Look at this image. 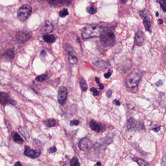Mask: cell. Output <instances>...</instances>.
<instances>
[{
    "mask_svg": "<svg viewBox=\"0 0 166 166\" xmlns=\"http://www.w3.org/2000/svg\"><path fill=\"white\" fill-rule=\"evenodd\" d=\"M12 137L13 138L14 141L17 143L22 144L24 142L23 139L19 135V134L17 132H14L13 134H12Z\"/></svg>",
    "mask_w": 166,
    "mask_h": 166,
    "instance_id": "18",
    "label": "cell"
},
{
    "mask_svg": "<svg viewBox=\"0 0 166 166\" xmlns=\"http://www.w3.org/2000/svg\"><path fill=\"white\" fill-rule=\"evenodd\" d=\"M145 43V36L142 31H138L135 33L134 43L138 46H142Z\"/></svg>",
    "mask_w": 166,
    "mask_h": 166,
    "instance_id": "12",
    "label": "cell"
},
{
    "mask_svg": "<svg viewBox=\"0 0 166 166\" xmlns=\"http://www.w3.org/2000/svg\"><path fill=\"white\" fill-rule=\"evenodd\" d=\"M141 76L139 71L134 70L131 72L126 78V84L128 87L134 88L138 86L140 81Z\"/></svg>",
    "mask_w": 166,
    "mask_h": 166,
    "instance_id": "3",
    "label": "cell"
},
{
    "mask_svg": "<svg viewBox=\"0 0 166 166\" xmlns=\"http://www.w3.org/2000/svg\"><path fill=\"white\" fill-rule=\"evenodd\" d=\"M44 40L47 43H53L56 40V37L53 35H46L43 37Z\"/></svg>",
    "mask_w": 166,
    "mask_h": 166,
    "instance_id": "19",
    "label": "cell"
},
{
    "mask_svg": "<svg viewBox=\"0 0 166 166\" xmlns=\"http://www.w3.org/2000/svg\"><path fill=\"white\" fill-rule=\"evenodd\" d=\"M158 15H159V13H158V12H157L156 13V17H158Z\"/></svg>",
    "mask_w": 166,
    "mask_h": 166,
    "instance_id": "43",
    "label": "cell"
},
{
    "mask_svg": "<svg viewBox=\"0 0 166 166\" xmlns=\"http://www.w3.org/2000/svg\"><path fill=\"white\" fill-rule=\"evenodd\" d=\"M57 151V149L55 146L50 147L48 149V152L49 153H54Z\"/></svg>",
    "mask_w": 166,
    "mask_h": 166,
    "instance_id": "30",
    "label": "cell"
},
{
    "mask_svg": "<svg viewBox=\"0 0 166 166\" xmlns=\"http://www.w3.org/2000/svg\"><path fill=\"white\" fill-rule=\"evenodd\" d=\"M112 73H113V71L110 69V70H109L108 73L104 74V77L106 78H108L111 76Z\"/></svg>",
    "mask_w": 166,
    "mask_h": 166,
    "instance_id": "32",
    "label": "cell"
},
{
    "mask_svg": "<svg viewBox=\"0 0 166 166\" xmlns=\"http://www.w3.org/2000/svg\"><path fill=\"white\" fill-rule=\"evenodd\" d=\"M98 86H99V89L100 90H103L104 89V86L102 84V83H98Z\"/></svg>",
    "mask_w": 166,
    "mask_h": 166,
    "instance_id": "38",
    "label": "cell"
},
{
    "mask_svg": "<svg viewBox=\"0 0 166 166\" xmlns=\"http://www.w3.org/2000/svg\"><path fill=\"white\" fill-rule=\"evenodd\" d=\"M89 126L90 128L94 131L99 132L101 130V126H100V124L93 120H91V121L90 122Z\"/></svg>",
    "mask_w": 166,
    "mask_h": 166,
    "instance_id": "17",
    "label": "cell"
},
{
    "mask_svg": "<svg viewBox=\"0 0 166 166\" xmlns=\"http://www.w3.org/2000/svg\"><path fill=\"white\" fill-rule=\"evenodd\" d=\"M41 30L44 34H49L54 30V27L50 22L46 20L42 27Z\"/></svg>",
    "mask_w": 166,
    "mask_h": 166,
    "instance_id": "16",
    "label": "cell"
},
{
    "mask_svg": "<svg viewBox=\"0 0 166 166\" xmlns=\"http://www.w3.org/2000/svg\"><path fill=\"white\" fill-rule=\"evenodd\" d=\"M52 7H59L70 5L72 0H47Z\"/></svg>",
    "mask_w": 166,
    "mask_h": 166,
    "instance_id": "11",
    "label": "cell"
},
{
    "mask_svg": "<svg viewBox=\"0 0 166 166\" xmlns=\"http://www.w3.org/2000/svg\"><path fill=\"white\" fill-rule=\"evenodd\" d=\"M96 165H97V166H100V165H101V162H99V161L97 162V164H96Z\"/></svg>",
    "mask_w": 166,
    "mask_h": 166,
    "instance_id": "42",
    "label": "cell"
},
{
    "mask_svg": "<svg viewBox=\"0 0 166 166\" xmlns=\"http://www.w3.org/2000/svg\"><path fill=\"white\" fill-rule=\"evenodd\" d=\"M103 64H108L104 61H102V62L98 61V62L96 63V66L98 68H107V66L103 65Z\"/></svg>",
    "mask_w": 166,
    "mask_h": 166,
    "instance_id": "28",
    "label": "cell"
},
{
    "mask_svg": "<svg viewBox=\"0 0 166 166\" xmlns=\"http://www.w3.org/2000/svg\"><path fill=\"white\" fill-rule=\"evenodd\" d=\"M95 80H96V82L97 83V84L100 83V80H99V78L98 77H96V78H95Z\"/></svg>",
    "mask_w": 166,
    "mask_h": 166,
    "instance_id": "41",
    "label": "cell"
},
{
    "mask_svg": "<svg viewBox=\"0 0 166 166\" xmlns=\"http://www.w3.org/2000/svg\"><path fill=\"white\" fill-rule=\"evenodd\" d=\"M0 104L3 105L10 104L15 106L17 102L10 97L8 93L0 91Z\"/></svg>",
    "mask_w": 166,
    "mask_h": 166,
    "instance_id": "6",
    "label": "cell"
},
{
    "mask_svg": "<svg viewBox=\"0 0 166 166\" xmlns=\"http://www.w3.org/2000/svg\"><path fill=\"white\" fill-rule=\"evenodd\" d=\"M46 55V52L45 51V50H43L40 52V55L43 56V57L45 56V55Z\"/></svg>",
    "mask_w": 166,
    "mask_h": 166,
    "instance_id": "37",
    "label": "cell"
},
{
    "mask_svg": "<svg viewBox=\"0 0 166 166\" xmlns=\"http://www.w3.org/2000/svg\"><path fill=\"white\" fill-rule=\"evenodd\" d=\"M133 160L134 161H135L139 166H146L148 164L147 162L144 160L140 158H134Z\"/></svg>",
    "mask_w": 166,
    "mask_h": 166,
    "instance_id": "23",
    "label": "cell"
},
{
    "mask_svg": "<svg viewBox=\"0 0 166 166\" xmlns=\"http://www.w3.org/2000/svg\"><path fill=\"white\" fill-rule=\"evenodd\" d=\"M14 166H22V165L21 164V163L20 162H17L16 163H15L14 164Z\"/></svg>",
    "mask_w": 166,
    "mask_h": 166,
    "instance_id": "40",
    "label": "cell"
},
{
    "mask_svg": "<svg viewBox=\"0 0 166 166\" xmlns=\"http://www.w3.org/2000/svg\"><path fill=\"white\" fill-rule=\"evenodd\" d=\"M68 91L67 88L64 86H60L58 90V102L61 105L64 106L67 97Z\"/></svg>",
    "mask_w": 166,
    "mask_h": 166,
    "instance_id": "7",
    "label": "cell"
},
{
    "mask_svg": "<svg viewBox=\"0 0 166 166\" xmlns=\"http://www.w3.org/2000/svg\"><path fill=\"white\" fill-rule=\"evenodd\" d=\"M49 77L48 76V75L47 74H43V75H39L38 77H36L35 79H36V80H37L38 81L43 82V81H44L45 80H47V79H48Z\"/></svg>",
    "mask_w": 166,
    "mask_h": 166,
    "instance_id": "22",
    "label": "cell"
},
{
    "mask_svg": "<svg viewBox=\"0 0 166 166\" xmlns=\"http://www.w3.org/2000/svg\"><path fill=\"white\" fill-rule=\"evenodd\" d=\"M113 103L115 104V105H116V106H120V101L119 100H118L117 99L114 100Z\"/></svg>",
    "mask_w": 166,
    "mask_h": 166,
    "instance_id": "33",
    "label": "cell"
},
{
    "mask_svg": "<svg viewBox=\"0 0 166 166\" xmlns=\"http://www.w3.org/2000/svg\"><path fill=\"white\" fill-rule=\"evenodd\" d=\"M157 2L160 5V7L162 10L164 12H166V0H157Z\"/></svg>",
    "mask_w": 166,
    "mask_h": 166,
    "instance_id": "24",
    "label": "cell"
},
{
    "mask_svg": "<svg viewBox=\"0 0 166 166\" xmlns=\"http://www.w3.org/2000/svg\"><path fill=\"white\" fill-rule=\"evenodd\" d=\"M139 15L142 19H143V24L145 27L146 30L150 33H152V30L151 28V19L148 11L146 9L141 10L139 12Z\"/></svg>",
    "mask_w": 166,
    "mask_h": 166,
    "instance_id": "5",
    "label": "cell"
},
{
    "mask_svg": "<svg viewBox=\"0 0 166 166\" xmlns=\"http://www.w3.org/2000/svg\"><path fill=\"white\" fill-rule=\"evenodd\" d=\"M79 84L81 89L83 92H85L88 89V85L85 79L82 77H80L79 79Z\"/></svg>",
    "mask_w": 166,
    "mask_h": 166,
    "instance_id": "20",
    "label": "cell"
},
{
    "mask_svg": "<svg viewBox=\"0 0 166 166\" xmlns=\"http://www.w3.org/2000/svg\"><path fill=\"white\" fill-rule=\"evenodd\" d=\"M16 38L19 43L23 44L31 38V35L28 31H19L16 35Z\"/></svg>",
    "mask_w": 166,
    "mask_h": 166,
    "instance_id": "9",
    "label": "cell"
},
{
    "mask_svg": "<svg viewBox=\"0 0 166 166\" xmlns=\"http://www.w3.org/2000/svg\"><path fill=\"white\" fill-rule=\"evenodd\" d=\"M2 57L5 61H11L15 57V53L12 49H8L3 53Z\"/></svg>",
    "mask_w": 166,
    "mask_h": 166,
    "instance_id": "15",
    "label": "cell"
},
{
    "mask_svg": "<svg viewBox=\"0 0 166 166\" xmlns=\"http://www.w3.org/2000/svg\"><path fill=\"white\" fill-rule=\"evenodd\" d=\"M24 154L30 158L32 159H35L40 155V151L38 149H33L29 146H26L25 147V152Z\"/></svg>",
    "mask_w": 166,
    "mask_h": 166,
    "instance_id": "8",
    "label": "cell"
},
{
    "mask_svg": "<svg viewBox=\"0 0 166 166\" xmlns=\"http://www.w3.org/2000/svg\"><path fill=\"white\" fill-rule=\"evenodd\" d=\"M32 7L30 6L25 4L20 7L18 12V18L21 21H25L27 19L32 13Z\"/></svg>",
    "mask_w": 166,
    "mask_h": 166,
    "instance_id": "4",
    "label": "cell"
},
{
    "mask_svg": "<svg viewBox=\"0 0 166 166\" xmlns=\"http://www.w3.org/2000/svg\"><path fill=\"white\" fill-rule=\"evenodd\" d=\"M163 23V19H160L158 20V25L162 24Z\"/></svg>",
    "mask_w": 166,
    "mask_h": 166,
    "instance_id": "39",
    "label": "cell"
},
{
    "mask_svg": "<svg viewBox=\"0 0 166 166\" xmlns=\"http://www.w3.org/2000/svg\"><path fill=\"white\" fill-rule=\"evenodd\" d=\"M70 165L71 166H80V164L77 157H74L71 160Z\"/></svg>",
    "mask_w": 166,
    "mask_h": 166,
    "instance_id": "25",
    "label": "cell"
},
{
    "mask_svg": "<svg viewBox=\"0 0 166 166\" xmlns=\"http://www.w3.org/2000/svg\"><path fill=\"white\" fill-rule=\"evenodd\" d=\"M45 125L48 127H54L56 124V121L55 119L53 118H49L47 119L44 121Z\"/></svg>",
    "mask_w": 166,
    "mask_h": 166,
    "instance_id": "21",
    "label": "cell"
},
{
    "mask_svg": "<svg viewBox=\"0 0 166 166\" xmlns=\"http://www.w3.org/2000/svg\"><path fill=\"white\" fill-rule=\"evenodd\" d=\"M103 30L101 26L96 25H89L86 26L81 33L83 39H89L99 37Z\"/></svg>",
    "mask_w": 166,
    "mask_h": 166,
    "instance_id": "1",
    "label": "cell"
},
{
    "mask_svg": "<svg viewBox=\"0 0 166 166\" xmlns=\"http://www.w3.org/2000/svg\"><path fill=\"white\" fill-rule=\"evenodd\" d=\"M106 94H107V96L108 97H110L112 94V91L111 90H109L107 92Z\"/></svg>",
    "mask_w": 166,
    "mask_h": 166,
    "instance_id": "34",
    "label": "cell"
},
{
    "mask_svg": "<svg viewBox=\"0 0 166 166\" xmlns=\"http://www.w3.org/2000/svg\"><path fill=\"white\" fill-rule=\"evenodd\" d=\"M160 130V127H157V128H153V129H152V130L154 131L155 132H159Z\"/></svg>",
    "mask_w": 166,
    "mask_h": 166,
    "instance_id": "36",
    "label": "cell"
},
{
    "mask_svg": "<svg viewBox=\"0 0 166 166\" xmlns=\"http://www.w3.org/2000/svg\"><path fill=\"white\" fill-rule=\"evenodd\" d=\"M86 11L90 14H93L96 12L97 9L95 7H93V6H90V7H87Z\"/></svg>",
    "mask_w": 166,
    "mask_h": 166,
    "instance_id": "26",
    "label": "cell"
},
{
    "mask_svg": "<svg viewBox=\"0 0 166 166\" xmlns=\"http://www.w3.org/2000/svg\"><path fill=\"white\" fill-rule=\"evenodd\" d=\"M128 127L133 130H138L142 129V125L139 122L133 118H130L128 121Z\"/></svg>",
    "mask_w": 166,
    "mask_h": 166,
    "instance_id": "14",
    "label": "cell"
},
{
    "mask_svg": "<svg viewBox=\"0 0 166 166\" xmlns=\"http://www.w3.org/2000/svg\"><path fill=\"white\" fill-rule=\"evenodd\" d=\"M90 91L91 92H93V95L94 96H97L99 95V92L95 87L91 88V89H90Z\"/></svg>",
    "mask_w": 166,
    "mask_h": 166,
    "instance_id": "29",
    "label": "cell"
},
{
    "mask_svg": "<svg viewBox=\"0 0 166 166\" xmlns=\"http://www.w3.org/2000/svg\"><path fill=\"white\" fill-rule=\"evenodd\" d=\"M67 51L68 52V61L70 64H76L77 63L78 59L76 56L75 55L74 51L73 49L70 46H68L67 48Z\"/></svg>",
    "mask_w": 166,
    "mask_h": 166,
    "instance_id": "13",
    "label": "cell"
},
{
    "mask_svg": "<svg viewBox=\"0 0 166 166\" xmlns=\"http://www.w3.org/2000/svg\"><path fill=\"white\" fill-rule=\"evenodd\" d=\"M68 14H69V13H68V10L66 8H64L59 12V15L61 18H64L66 16H67Z\"/></svg>",
    "mask_w": 166,
    "mask_h": 166,
    "instance_id": "27",
    "label": "cell"
},
{
    "mask_svg": "<svg viewBox=\"0 0 166 166\" xmlns=\"http://www.w3.org/2000/svg\"><path fill=\"white\" fill-rule=\"evenodd\" d=\"M79 124V121L77 120H73L71 121L70 125L71 126H77Z\"/></svg>",
    "mask_w": 166,
    "mask_h": 166,
    "instance_id": "31",
    "label": "cell"
},
{
    "mask_svg": "<svg viewBox=\"0 0 166 166\" xmlns=\"http://www.w3.org/2000/svg\"><path fill=\"white\" fill-rule=\"evenodd\" d=\"M78 146L82 151H87L92 148V142L87 138H83L79 141Z\"/></svg>",
    "mask_w": 166,
    "mask_h": 166,
    "instance_id": "10",
    "label": "cell"
},
{
    "mask_svg": "<svg viewBox=\"0 0 166 166\" xmlns=\"http://www.w3.org/2000/svg\"><path fill=\"white\" fill-rule=\"evenodd\" d=\"M99 37L100 42L105 47H112L115 44V36L112 31L103 30Z\"/></svg>",
    "mask_w": 166,
    "mask_h": 166,
    "instance_id": "2",
    "label": "cell"
},
{
    "mask_svg": "<svg viewBox=\"0 0 166 166\" xmlns=\"http://www.w3.org/2000/svg\"><path fill=\"white\" fill-rule=\"evenodd\" d=\"M156 85L157 86H161L163 85V81L161 80H159L157 83H156Z\"/></svg>",
    "mask_w": 166,
    "mask_h": 166,
    "instance_id": "35",
    "label": "cell"
}]
</instances>
